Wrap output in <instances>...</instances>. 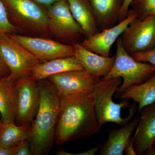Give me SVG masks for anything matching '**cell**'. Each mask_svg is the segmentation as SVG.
I'll return each mask as SVG.
<instances>
[{
    "instance_id": "cell-1",
    "label": "cell",
    "mask_w": 155,
    "mask_h": 155,
    "mask_svg": "<svg viewBox=\"0 0 155 155\" xmlns=\"http://www.w3.org/2000/svg\"><path fill=\"white\" fill-rule=\"evenodd\" d=\"M60 97L56 144L87 139L99 131L101 125L96 114L94 92Z\"/></svg>"
},
{
    "instance_id": "cell-2",
    "label": "cell",
    "mask_w": 155,
    "mask_h": 155,
    "mask_svg": "<svg viewBox=\"0 0 155 155\" xmlns=\"http://www.w3.org/2000/svg\"><path fill=\"white\" fill-rule=\"evenodd\" d=\"M38 81L40 89V104L31 123L29 144L32 155H46L55 143L60 97L48 79Z\"/></svg>"
},
{
    "instance_id": "cell-3",
    "label": "cell",
    "mask_w": 155,
    "mask_h": 155,
    "mask_svg": "<svg viewBox=\"0 0 155 155\" xmlns=\"http://www.w3.org/2000/svg\"><path fill=\"white\" fill-rule=\"evenodd\" d=\"M121 78L107 79L101 78L95 84L94 89L95 110L99 123L101 125L113 122L124 125L134 118L137 110V104H130V100H122L115 103L113 97L122 83Z\"/></svg>"
},
{
    "instance_id": "cell-4",
    "label": "cell",
    "mask_w": 155,
    "mask_h": 155,
    "mask_svg": "<svg viewBox=\"0 0 155 155\" xmlns=\"http://www.w3.org/2000/svg\"><path fill=\"white\" fill-rule=\"evenodd\" d=\"M116 58L110 72L102 79L121 78L122 81L115 94L117 97L130 87L140 84L152 77L155 72V67L149 63L139 62L128 54L123 48L119 37L116 41Z\"/></svg>"
},
{
    "instance_id": "cell-5",
    "label": "cell",
    "mask_w": 155,
    "mask_h": 155,
    "mask_svg": "<svg viewBox=\"0 0 155 155\" xmlns=\"http://www.w3.org/2000/svg\"><path fill=\"white\" fill-rule=\"evenodd\" d=\"M9 19L17 28L34 32L48 31L47 11L33 0H2Z\"/></svg>"
},
{
    "instance_id": "cell-6",
    "label": "cell",
    "mask_w": 155,
    "mask_h": 155,
    "mask_svg": "<svg viewBox=\"0 0 155 155\" xmlns=\"http://www.w3.org/2000/svg\"><path fill=\"white\" fill-rule=\"evenodd\" d=\"M0 58L10 71L8 77L14 80L30 75L33 67L41 62L8 34L3 33H0Z\"/></svg>"
},
{
    "instance_id": "cell-7",
    "label": "cell",
    "mask_w": 155,
    "mask_h": 155,
    "mask_svg": "<svg viewBox=\"0 0 155 155\" xmlns=\"http://www.w3.org/2000/svg\"><path fill=\"white\" fill-rule=\"evenodd\" d=\"M15 121L17 125L32 123L40 104V89L38 81L30 75L16 80Z\"/></svg>"
},
{
    "instance_id": "cell-8",
    "label": "cell",
    "mask_w": 155,
    "mask_h": 155,
    "mask_svg": "<svg viewBox=\"0 0 155 155\" xmlns=\"http://www.w3.org/2000/svg\"><path fill=\"white\" fill-rule=\"evenodd\" d=\"M48 31L70 45L85 38L83 31L72 16L67 0H60L47 8Z\"/></svg>"
},
{
    "instance_id": "cell-9",
    "label": "cell",
    "mask_w": 155,
    "mask_h": 155,
    "mask_svg": "<svg viewBox=\"0 0 155 155\" xmlns=\"http://www.w3.org/2000/svg\"><path fill=\"white\" fill-rule=\"evenodd\" d=\"M120 38L123 48L130 55L151 49L155 46V16L150 15L143 19L137 17Z\"/></svg>"
},
{
    "instance_id": "cell-10",
    "label": "cell",
    "mask_w": 155,
    "mask_h": 155,
    "mask_svg": "<svg viewBox=\"0 0 155 155\" xmlns=\"http://www.w3.org/2000/svg\"><path fill=\"white\" fill-rule=\"evenodd\" d=\"M11 38L28 50L41 62L74 56V45L48 39L8 34Z\"/></svg>"
},
{
    "instance_id": "cell-11",
    "label": "cell",
    "mask_w": 155,
    "mask_h": 155,
    "mask_svg": "<svg viewBox=\"0 0 155 155\" xmlns=\"http://www.w3.org/2000/svg\"><path fill=\"white\" fill-rule=\"evenodd\" d=\"M101 78L93 76L86 70H75L51 75L47 78L54 86L59 96L93 92L95 84Z\"/></svg>"
},
{
    "instance_id": "cell-12",
    "label": "cell",
    "mask_w": 155,
    "mask_h": 155,
    "mask_svg": "<svg viewBox=\"0 0 155 155\" xmlns=\"http://www.w3.org/2000/svg\"><path fill=\"white\" fill-rule=\"evenodd\" d=\"M137 17L135 12L129 9L125 19L111 28L99 31L94 35L84 39L80 44L93 52L104 57H110L113 44L130 22Z\"/></svg>"
},
{
    "instance_id": "cell-13",
    "label": "cell",
    "mask_w": 155,
    "mask_h": 155,
    "mask_svg": "<svg viewBox=\"0 0 155 155\" xmlns=\"http://www.w3.org/2000/svg\"><path fill=\"white\" fill-rule=\"evenodd\" d=\"M140 113V121L134 134V147L136 155H143L153 147L155 140V101L143 107Z\"/></svg>"
},
{
    "instance_id": "cell-14",
    "label": "cell",
    "mask_w": 155,
    "mask_h": 155,
    "mask_svg": "<svg viewBox=\"0 0 155 155\" xmlns=\"http://www.w3.org/2000/svg\"><path fill=\"white\" fill-rule=\"evenodd\" d=\"M73 45L75 48L74 56L90 75L101 78L107 75L113 68L116 55L104 57L87 49L80 43Z\"/></svg>"
},
{
    "instance_id": "cell-15",
    "label": "cell",
    "mask_w": 155,
    "mask_h": 155,
    "mask_svg": "<svg viewBox=\"0 0 155 155\" xmlns=\"http://www.w3.org/2000/svg\"><path fill=\"white\" fill-rule=\"evenodd\" d=\"M84 70L78 59L75 56L58 58L37 64L31 71V76L38 81L47 79L51 75L63 72Z\"/></svg>"
},
{
    "instance_id": "cell-16",
    "label": "cell",
    "mask_w": 155,
    "mask_h": 155,
    "mask_svg": "<svg viewBox=\"0 0 155 155\" xmlns=\"http://www.w3.org/2000/svg\"><path fill=\"white\" fill-rule=\"evenodd\" d=\"M124 0H89L100 31L111 28L119 22Z\"/></svg>"
},
{
    "instance_id": "cell-17",
    "label": "cell",
    "mask_w": 155,
    "mask_h": 155,
    "mask_svg": "<svg viewBox=\"0 0 155 155\" xmlns=\"http://www.w3.org/2000/svg\"><path fill=\"white\" fill-rule=\"evenodd\" d=\"M140 117L132 119L119 129L110 130L107 141L102 144L99 154L122 155L134 129L137 127Z\"/></svg>"
},
{
    "instance_id": "cell-18",
    "label": "cell",
    "mask_w": 155,
    "mask_h": 155,
    "mask_svg": "<svg viewBox=\"0 0 155 155\" xmlns=\"http://www.w3.org/2000/svg\"><path fill=\"white\" fill-rule=\"evenodd\" d=\"M72 16L80 25L85 38L99 31L89 0H67Z\"/></svg>"
},
{
    "instance_id": "cell-19",
    "label": "cell",
    "mask_w": 155,
    "mask_h": 155,
    "mask_svg": "<svg viewBox=\"0 0 155 155\" xmlns=\"http://www.w3.org/2000/svg\"><path fill=\"white\" fill-rule=\"evenodd\" d=\"M119 100H133L138 104V112L155 101V72L152 77L140 84L130 87L117 97Z\"/></svg>"
},
{
    "instance_id": "cell-20",
    "label": "cell",
    "mask_w": 155,
    "mask_h": 155,
    "mask_svg": "<svg viewBox=\"0 0 155 155\" xmlns=\"http://www.w3.org/2000/svg\"><path fill=\"white\" fill-rule=\"evenodd\" d=\"M16 80L8 76L0 78V115L2 122L15 123Z\"/></svg>"
},
{
    "instance_id": "cell-21",
    "label": "cell",
    "mask_w": 155,
    "mask_h": 155,
    "mask_svg": "<svg viewBox=\"0 0 155 155\" xmlns=\"http://www.w3.org/2000/svg\"><path fill=\"white\" fill-rule=\"evenodd\" d=\"M31 123L17 125L13 122H2L0 125V147H14L19 143L29 139Z\"/></svg>"
},
{
    "instance_id": "cell-22",
    "label": "cell",
    "mask_w": 155,
    "mask_h": 155,
    "mask_svg": "<svg viewBox=\"0 0 155 155\" xmlns=\"http://www.w3.org/2000/svg\"><path fill=\"white\" fill-rule=\"evenodd\" d=\"M129 9L135 12L138 19L155 16V0H133Z\"/></svg>"
},
{
    "instance_id": "cell-23",
    "label": "cell",
    "mask_w": 155,
    "mask_h": 155,
    "mask_svg": "<svg viewBox=\"0 0 155 155\" xmlns=\"http://www.w3.org/2000/svg\"><path fill=\"white\" fill-rule=\"evenodd\" d=\"M18 29L11 22L6 6L2 1L0 0V33L12 34Z\"/></svg>"
},
{
    "instance_id": "cell-24",
    "label": "cell",
    "mask_w": 155,
    "mask_h": 155,
    "mask_svg": "<svg viewBox=\"0 0 155 155\" xmlns=\"http://www.w3.org/2000/svg\"><path fill=\"white\" fill-rule=\"evenodd\" d=\"M131 56L139 62L149 63L155 67V46L149 51L134 53Z\"/></svg>"
},
{
    "instance_id": "cell-25",
    "label": "cell",
    "mask_w": 155,
    "mask_h": 155,
    "mask_svg": "<svg viewBox=\"0 0 155 155\" xmlns=\"http://www.w3.org/2000/svg\"><path fill=\"white\" fill-rule=\"evenodd\" d=\"M29 139L19 143L15 147L13 155H32Z\"/></svg>"
},
{
    "instance_id": "cell-26",
    "label": "cell",
    "mask_w": 155,
    "mask_h": 155,
    "mask_svg": "<svg viewBox=\"0 0 155 155\" xmlns=\"http://www.w3.org/2000/svg\"><path fill=\"white\" fill-rule=\"evenodd\" d=\"M102 146V144L99 145L92 147L90 149L84 151L82 152L76 154H71L63 150L59 149L57 153L59 155H94L100 150Z\"/></svg>"
},
{
    "instance_id": "cell-27",
    "label": "cell",
    "mask_w": 155,
    "mask_h": 155,
    "mask_svg": "<svg viewBox=\"0 0 155 155\" xmlns=\"http://www.w3.org/2000/svg\"><path fill=\"white\" fill-rule=\"evenodd\" d=\"M133 0H124L119 15V22H121L127 17L130 4Z\"/></svg>"
},
{
    "instance_id": "cell-28",
    "label": "cell",
    "mask_w": 155,
    "mask_h": 155,
    "mask_svg": "<svg viewBox=\"0 0 155 155\" xmlns=\"http://www.w3.org/2000/svg\"><path fill=\"white\" fill-rule=\"evenodd\" d=\"M134 137H130L128 140L126 147H125V154L126 155H136L134 147Z\"/></svg>"
},
{
    "instance_id": "cell-29",
    "label": "cell",
    "mask_w": 155,
    "mask_h": 155,
    "mask_svg": "<svg viewBox=\"0 0 155 155\" xmlns=\"http://www.w3.org/2000/svg\"><path fill=\"white\" fill-rule=\"evenodd\" d=\"M10 74V72L4 62L0 58V78L8 77Z\"/></svg>"
},
{
    "instance_id": "cell-30",
    "label": "cell",
    "mask_w": 155,
    "mask_h": 155,
    "mask_svg": "<svg viewBox=\"0 0 155 155\" xmlns=\"http://www.w3.org/2000/svg\"><path fill=\"white\" fill-rule=\"evenodd\" d=\"M37 4L41 6L48 7L54 3L60 1V0H33Z\"/></svg>"
},
{
    "instance_id": "cell-31",
    "label": "cell",
    "mask_w": 155,
    "mask_h": 155,
    "mask_svg": "<svg viewBox=\"0 0 155 155\" xmlns=\"http://www.w3.org/2000/svg\"><path fill=\"white\" fill-rule=\"evenodd\" d=\"M15 147H0V155H13Z\"/></svg>"
},
{
    "instance_id": "cell-32",
    "label": "cell",
    "mask_w": 155,
    "mask_h": 155,
    "mask_svg": "<svg viewBox=\"0 0 155 155\" xmlns=\"http://www.w3.org/2000/svg\"><path fill=\"white\" fill-rule=\"evenodd\" d=\"M143 154L149 155H155V146H153L152 148L147 150Z\"/></svg>"
},
{
    "instance_id": "cell-33",
    "label": "cell",
    "mask_w": 155,
    "mask_h": 155,
    "mask_svg": "<svg viewBox=\"0 0 155 155\" xmlns=\"http://www.w3.org/2000/svg\"><path fill=\"white\" fill-rule=\"evenodd\" d=\"M2 119H1V115H0V125H1V123H2Z\"/></svg>"
},
{
    "instance_id": "cell-34",
    "label": "cell",
    "mask_w": 155,
    "mask_h": 155,
    "mask_svg": "<svg viewBox=\"0 0 155 155\" xmlns=\"http://www.w3.org/2000/svg\"><path fill=\"white\" fill-rule=\"evenodd\" d=\"M153 145L154 146H155V140L154 142L153 143Z\"/></svg>"
}]
</instances>
